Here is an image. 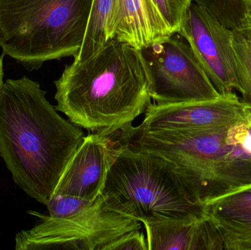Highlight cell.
Segmentation results:
<instances>
[{
  "instance_id": "obj_11",
  "label": "cell",
  "mask_w": 251,
  "mask_h": 250,
  "mask_svg": "<svg viewBox=\"0 0 251 250\" xmlns=\"http://www.w3.org/2000/svg\"><path fill=\"white\" fill-rule=\"evenodd\" d=\"M112 37L139 50L172 36L153 0H116Z\"/></svg>"
},
{
  "instance_id": "obj_3",
  "label": "cell",
  "mask_w": 251,
  "mask_h": 250,
  "mask_svg": "<svg viewBox=\"0 0 251 250\" xmlns=\"http://www.w3.org/2000/svg\"><path fill=\"white\" fill-rule=\"evenodd\" d=\"M131 147L162 157L175 167L201 204L251 186V107L231 123L190 132L133 128Z\"/></svg>"
},
{
  "instance_id": "obj_4",
  "label": "cell",
  "mask_w": 251,
  "mask_h": 250,
  "mask_svg": "<svg viewBox=\"0 0 251 250\" xmlns=\"http://www.w3.org/2000/svg\"><path fill=\"white\" fill-rule=\"evenodd\" d=\"M119 141L101 192L109 208L141 223L205 216L172 164Z\"/></svg>"
},
{
  "instance_id": "obj_13",
  "label": "cell",
  "mask_w": 251,
  "mask_h": 250,
  "mask_svg": "<svg viewBox=\"0 0 251 250\" xmlns=\"http://www.w3.org/2000/svg\"><path fill=\"white\" fill-rule=\"evenodd\" d=\"M143 224L149 250H223L219 236L206 215Z\"/></svg>"
},
{
  "instance_id": "obj_17",
  "label": "cell",
  "mask_w": 251,
  "mask_h": 250,
  "mask_svg": "<svg viewBox=\"0 0 251 250\" xmlns=\"http://www.w3.org/2000/svg\"><path fill=\"white\" fill-rule=\"evenodd\" d=\"M95 201H88L67 195H54L47 205L48 215L54 217H70L89 208Z\"/></svg>"
},
{
  "instance_id": "obj_1",
  "label": "cell",
  "mask_w": 251,
  "mask_h": 250,
  "mask_svg": "<svg viewBox=\"0 0 251 250\" xmlns=\"http://www.w3.org/2000/svg\"><path fill=\"white\" fill-rule=\"evenodd\" d=\"M85 134L57 113L38 82L23 76L0 89V156L13 182L47 205Z\"/></svg>"
},
{
  "instance_id": "obj_20",
  "label": "cell",
  "mask_w": 251,
  "mask_h": 250,
  "mask_svg": "<svg viewBox=\"0 0 251 250\" xmlns=\"http://www.w3.org/2000/svg\"><path fill=\"white\" fill-rule=\"evenodd\" d=\"M246 28H249L250 29L251 32V15L250 16V18H249V23H248V26Z\"/></svg>"
},
{
  "instance_id": "obj_16",
  "label": "cell",
  "mask_w": 251,
  "mask_h": 250,
  "mask_svg": "<svg viewBox=\"0 0 251 250\" xmlns=\"http://www.w3.org/2000/svg\"><path fill=\"white\" fill-rule=\"evenodd\" d=\"M195 0H153L173 35L178 33Z\"/></svg>"
},
{
  "instance_id": "obj_15",
  "label": "cell",
  "mask_w": 251,
  "mask_h": 250,
  "mask_svg": "<svg viewBox=\"0 0 251 250\" xmlns=\"http://www.w3.org/2000/svg\"><path fill=\"white\" fill-rule=\"evenodd\" d=\"M233 48L241 101L251 107V32L249 28L233 30Z\"/></svg>"
},
{
  "instance_id": "obj_9",
  "label": "cell",
  "mask_w": 251,
  "mask_h": 250,
  "mask_svg": "<svg viewBox=\"0 0 251 250\" xmlns=\"http://www.w3.org/2000/svg\"><path fill=\"white\" fill-rule=\"evenodd\" d=\"M247 104L236 92L208 101L151 104L135 129L146 132H190L215 129L243 115Z\"/></svg>"
},
{
  "instance_id": "obj_8",
  "label": "cell",
  "mask_w": 251,
  "mask_h": 250,
  "mask_svg": "<svg viewBox=\"0 0 251 250\" xmlns=\"http://www.w3.org/2000/svg\"><path fill=\"white\" fill-rule=\"evenodd\" d=\"M177 34L188 43L201 67L221 95L240 91L232 29L194 1Z\"/></svg>"
},
{
  "instance_id": "obj_10",
  "label": "cell",
  "mask_w": 251,
  "mask_h": 250,
  "mask_svg": "<svg viewBox=\"0 0 251 250\" xmlns=\"http://www.w3.org/2000/svg\"><path fill=\"white\" fill-rule=\"evenodd\" d=\"M119 132L113 135L90 133L85 136L63 172L53 195L95 201L101 195L120 145Z\"/></svg>"
},
{
  "instance_id": "obj_18",
  "label": "cell",
  "mask_w": 251,
  "mask_h": 250,
  "mask_svg": "<svg viewBox=\"0 0 251 250\" xmlns=\"http://www.w3.org/2000/svg\"><path fill=\"white\" fill-rule=\"evenodd\" d=\"M107 250H149L147 240L140 230H134L112 244Z\"/></svg>"
},
{
  "instance_id": "obj_2",
  "label": "cell",
  "mask_w": 251,
  "mask_h": 250,
  "mask_svg": "<svg viewBox=\"0 0 251 250\" xmlns=\"http://www.w3.org/2000/svg\"><path fill=\"white\" fill-rule=\"evenodd\" d=\"M54 85L57 111L90 133H117L151 104L141 50L116 38L88 60L66 66Z\"/></svg>"
},
{
  "instance_id": "obj_12",
  "label": "cell",
  "mask_w": 251,
  "mask_h": 250,
  "mask_svg": "<svg viewBox=\"0 0 251 250\" xmlns=\"http://www.w3.org/2000/svg\"><path fill=\"white\" fill-rule=\"evenodd\" d=\"M205 215L223 250H251V186L208 203Z\"/></svg>"
},
{
  "instance_id": "obj_5",
  "label": "cell",
  "mask_w": 251,
  "mask_h": 250,
  "mask_svg": "<svg viewBox=\"0 0 251 250\" xmlns=\"http://www.w3.org/2000/svg\"><path fill=\"white\" fill-rule=\"evenodd\" d=\"M93 0H0V47L29 70L75 56Z\"/></svg>"
},
{
  "instance_id": "obj_7",
  "label": "cell",
  "mask_w": 251,
  "mask_h": 250,
  "mask_svg": "<svg viewBox=\"0 0 251 250\" xmlns=\"http://www.w3.org/2000/svg\"><path fill=\"white\" fill-rule=\"evenodd\" d=\"M141 51L149 69V92L154 104L208 101L221 96L187 41L173 35Z\"/></svg>"
},
{
  "instance_id": "obj_19",
  "label": "cell",
  "mask_w": 251,
  "mask_h": 250,
  "mask_svg": "<svg viewBox=\"0 0 251 250\" xmlns=\"http://www.w3.org/2000/svg\"><path fill=\"white\" fill-rule=\"evenodd\" d=\"M3 77H4V72H3L2 57L0 56V89H1L3 84H4Z\"/></svg>"
},
{
  "instance_id": "obj_14",
  "label": "cell",
  "mask_w": 251,
  "mask_h": 250,
  "mask_svg": "<svg viewBox=\"0 0 251 250\" xmlns=\"http://www.w3.org/2000/svg\"><path fill=\"white\" fill-rule=\"evenodd\" d=\"M116 0H93L85 37L74 61L81 63L92 57L113 38L112 21Z\"/></svg>"
},
{
  "instance_id": "obj_6",
  "label": "cell",
  "mask_w": 251,
  "mask_h": 250,
  "mask_svg": "<svg viewBox=\"0 0 251 250\" xmlns=\"http://www.w3.org/2000/svg\"><path fill=\"white\" fill-rule=\"evenodd\" d=\"M39 223L16 234V250H107L141 223L110 209L101 195L91 206L75 215L54 217L29 211Z\"/></svg>"
}]
</instances>
